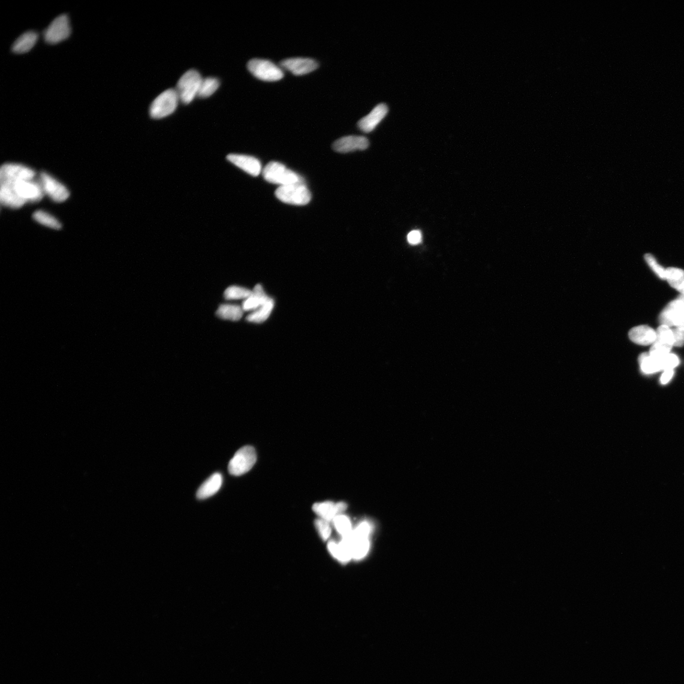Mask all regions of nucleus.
<instances>
[{
  "label": "nucleus",
  "mask_w": 684,
  "mask_h": 684,
  "mask_svg": "<svg viewBox=\"0 0 684 684\" xmlns=\"http://www.w3.org/2000/svg\"><path fill=\"white\" fill-rule=\"evenodd\" d=\"M396 267L406 275L429 279L454 274V267L424 246L406 243L393 256Z\"/></svg>",
  "instance_id": "f257e3e1"
},
{
  "label": "nucleus",
  "mask_w": 684,
  "mask_h": 684,
  "mask_svg": "<svg viewBox=\"0 0 684 684\" xmlns=\"http://www.w3.org/2000/svg\"><path fill=\"white\" fill-rule=\"evenodd\" d=\"M303 119L294 105H284L274 112L264 133L269 151L277 157H284L291 148L297 145Z\"/></svg>",
  "instance_id": "f03ea898"
},
{
  "label": "nucleus",
  "mask_w": 684,
  "mask_h": 684,
  "mask_svg": "<svg viewBox=\"0 0 684 684\" xmlns=\"http://www.w3.org/2000/svg\"><path fill=\"white\" fill-rule=\"evenodd\" d=\"M269 151L265 135L253 133L238 142L225 161V173L233 179L244 178L258 171L265 164Z\"/></svg>",
  "instance_id": "7ed1b4c3"
},
{
  "label": "nucleus",
  "mask_w": 684,
  "mask_h": 684,
  "mask_svg": "<svg viewBox=\"0 0 684 684\" xmlns=\"http://www.w3.org/2000/svg\"><path fill=\"white\" fill-rule=\"evenodd\" d=\"M413 293L423 303L441 308H458L468 297L465 286L454 274L419 280Z\"/></svg>",
  "instance_id": "20e7f679"
},
{
  "label": "nucleus",
  "mask_w": 684,
  "mask_h": 684,
  "mask_svg": "<svg viewBox=\"0 0 684 684\" xmlns=\"http://www.w3.org/2000/svg\"><path fill=\"white\" fill-rule=\"evenodd\" d=\"M371 102L376 111L392 122H415L426 114L423 103L402 90H375L372 94Z\"/></svg>",
  "instance_id": "39448f33"
},
{
  "label": "nucleus",
  "mask_w": 684,
  "mask_h": 684,
  "mask_svg": "<svg viewBox=\"0 0 684 684\" xmlns=\"http://www.w3.org/2000/svg\"><path fill=\"white\" fill-rule=\"evenodd\" d=\"M19 278L27 294L40 303L59 302L67 292L60 273L51 268L37 269L20 274H2Z\"/></svg>",
  "instance_id": "423d86ee"
},
{
  "label": "nucleus",
  "mask_w": 684,
  "mask_h": 684,
  "mask_svg": "<svg viewBox=\"0 0 684 684\" xmlns=\"http://www.w3.org/2000/svg\"><path fill=\"white\" fill-rule=\"evenodd\" d=\"M107 43L101 23L92 22L82 28L66 50L68 63L81 67L105 54Z\"/></svg>",
  "instance_id": "0eeeda50"
},
{
  "label": "nucleus",
  "mask_w": 684,
  "mask_h": 684,
  "mask_svg": "<svg viewBox=\"0 0 684 684\" xmlns=\"http://www.w3.org/2000/svg\"><path fill=\"white\" fill-rule=\"evenodd\" d=\"M58 271L67 292L72 293L79 302L92 304L104 296L105 289L101 283L91 273L71 260L63 259Z\"/></svg>",
  "instance_id": "6e6552de"
},
{
  "label": "nucleus",
  "mask_w": 684,
  "mask_h": 684,
  "mask_svg": "<svg viewBox=\"0 0 684 684\" xmlns=\"http://www.w3.org/2000/svg\"><path fill=\"white\" fill-rule=\"evenodd\" d=\"M54 266V258L48 253L25 246H8L0 255V273L23 274L31 270L48 269Z\"/></svg>",
  "instance_id": "1a4fd4ad"
},
{
  "label": "nucleus",
  "mask_w": 684,
  "mask_h": 684,
  "mask_svg": "<svg viewBox=\"0 0 684 684\" xmlns=\"http://www.w3.org/2000/svg\"><path fill=\"white\" fill-rule=\"evenodd\" d=\"M421 100L442 112L450 113L467 109L477 101V94L466 87L441 86L420 94Z\"/></svg>",
  "instance_id": "9d476101"
},
{
  "label": "nucleus",
  "mask_w": 684,
  "mask_h": 684,
  "mask_svg": "<svg viewBox=\"0 0 684 684\" xmlns=\"http://www.w3.org/2000/svg\"><path fill=\"white\" fill-rule=\"evenodd\" d=\"M554 218L549 205L540 203H521L503 212L500 217V225L508 230H522L534 226H546Z\"/></svg>",
  "instance_id": "9b49d317"
},
{
  "label": "nucleus",
  "mask_w": 684,
  "mask_h": 684,
  "mask_svg": "<svg viewBox=\"0 0 684 684\" xmlns=\"http://www.w3.org/2000/svg\"><path fill=\"white\" fill-rule=\"evenodd\" d=\"M342 241L380 265H386L392 258V249L388 239L381 235L368 232L345 231Z\"/></svg>",
  "instance_id": "f8f14e48"
},
{
  "label": "nucleus",
  "mask_w": 684,
  "mask_h": 684,
  "mask_svg": "<svg viewBox=\"0 0 684 684\" xmlns=\"http://www.w3.org/2000/svg\"><path fill=\"white\" fill-rule=\"evenodd\" d=\"M581 166L583 164L576 156L563 159L553 173L537 183L538 193L546 199L557 198L579 175Z\"/></svg>",
  "instance_id": "ddd939ff"
},
{
  "label": "nucleus",
  "mask_w": 684,
  "mask_h": 684,
  "mask_svg": "<svg viewBox=\"0 0 684 684\" xmlns=\"http://www.w3.org/2000/svg\"><path fill=\"white\" fill-rule=\"evenodd\" d=\"M0 302L6 310L19 313L31 312L39 305L27 294L20 279L11 275H2Z\"/></svg>",
  "instance_id": "4468645a"
},
{
  "label": "nucleus",
  "mask_w": 684,
  "mask_h": 684,
  "mask_svg": "<svg viewBox=\"0 0 684 684\" xmlns=\"http://www.w3.org/2000/svg\"><path fill=\"white\" fill-rule=\"evenodd\" d=\"M404 448V445L400 442L395 432L390 426H387L380 435L378 441L365 453L364 464L366 467H382L397 456Z\"/></svg>",
  "instance_id": "2eb2a0df"
},
{
  "label": "nucleus",
  "mask_w": 684,
  "mask_h": 684,
  "mask_svg": "<svg viewBox=\"0 0 684 684\" xmlns=\"http://www.w3.org/2000/svg\"><path fill=\"white\" fill-rule=\"evenodd\" d=\"M58 58V51L50 47H42L32 53L22 63L19 76L23 80H37L46 76L53 68Z\"/></svg>",
  "instance_id": "dca6fc26"
},
{
  "label": "nucleus",
  "mask_w": 684,
  "mask_h": 684,
  "mask_svg": "<svg viewBox=\"0 0 684 684\" xmlns=\"http://www.w3.org/2000/svg\"><path fill=\"white\" fill-rule=\"evenodd\" d=\"M412 460V452L405 447L397 456L370 475V481L376 484L392 485L400 481Z\"/></svg>",
  "instance_id": "f3484780"
},
{
  "label": "nucleus",
  "mask_w": 684,
  "mask_h": 684,
  "mask_svg": "<svg viewBox=\"0 0 684 684\" xmlns=\"http://www.w3.org/2000/svg\"><path fill=\"white\" fill-rule=\"evenodd\" d=\"M364 460L352 456H334L328 461L324 472L340 481L357 482L365 472Z\"/></svg>",
  "instance_id": "a211bd4d"
},
{
  "label": "nucleus",
  "mask_w": 684,
  "mask_h": 684,
  "mask_svg": "<svg viewBox=\"0 0 684 684\" xmlns=\"http://www.w3.org/2000/svg\"><path fill=\"white\" fill-rule=\"evenodd\" d=\"M329 130V122L327 118L313 115L303 119L298 137L297 145L312 147L319 143Z\"/></svg>",
  "instance_id": "6ab92c4d"
},
{
  "label": "nucleus",
  "mask_w": 684,
  "mask_h": 684,
  "mask_svg": "<svg viewBox=\"0 0 684 684\" xmlns=\"http://www.w3.org/2000/svg\"><path fill=\"white\" fill-rule=\"evenodd\" d=\"M50 328L58 335L78 344L89 345L93 340L91 334L82 325L65 316L51 319Z\"/></svg>",
  "instance_id": "aec40b11"
},
{
  "label": "nucleus",
  "mask_w": 684,
  "mask_h": 684,
  "mask_svg": "<svg viewBox=\"0 0 684 684\" xmlns=\"http://www.w3.org/2000/svg\"><path fill=\"white\" fill-rule=\"evenodd\" d=\"M379 436L371 433L348 429L337 437V446L341 450L370 449L378 441Z\"/></svg>",
  "instance_id": "412c9836"
},
{
  "label": "nucleus",
  "mask_w": 684,
  "mask_h": 684,
  "mask_svg": "<svg viewBox=\"0 0 684 684\" xmlns=\"http://www.w3.org/2000/svg\"><path fill=\"white\" fill-rule=\"evenodd\" d=\"M611 362L614 366L625 368L633 363V351L628 346L616 347L611 353Z\"/></svg>",
  "instance_id": "4be33fe9"
},
{
  "label": "nucleus",
  "mask_w": 684,
  "mask_h": 684,
  "mask_svg": "<svg viewBox=\"0 0 684 684\" xmlns=\"http://www.w3.org/2000/svg\"><path fill=\"white\" fill-rule=\"evenodd\" d=\"M351 684H385V681L380 670L370 669L359 673Z\"/></svg>",
  "instance_id": "5701e85b"
}]
</instances>
